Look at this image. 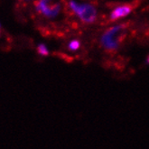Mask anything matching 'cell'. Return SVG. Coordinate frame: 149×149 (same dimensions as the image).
<instances>
[{
  "instance_id": "6da1fadb",
  "label": "cell",
  "mask_w": 149,
  "mask_h": 149,
  "mask_svg": "<svg viewBox=\"0 0 149 149\" xmlns=\"http://www.w3.org/2000/svg\"><path fill=\"white\" fill-rule=\"evenodd\" d=\"M127 28L126 24H116L108 29L100 38L102 47L107 51H115L119 47L121 37L123 36L124 31Z\"/></svg>"
},
{
  "instance_id": "7a4b0ae2",
  "label": "cell",
  "mask_w": 149,
  "mask_h": 149,
  "mask_svg": "<svg viewBox=\"0 0 149 149\" xmlns=\"http://www.w3.org/2000/svg\"><path fill=\"white\" fill-rule=\"evenodd\" d=\"M69 7L85 24H92L97 19V9L91 4H81L72 0L69 2Z\"/></svg>"
},
{
  "instance_id": "3957f363",
  "label": "cell",
  "mask_w": 149,
  "mask_h": 149,
  "mask_svg": "<svg viewBox=\"0 0 149 149\" xmlns=\"http://www.w3.org/2000/svg\"><path fill=\"white\" fill-rule=\"evenodd\" d=\"M36 10L47 17H55L61 9L59 4H50V0H39L36 3Z\"/></svg>"
},
{
  "instance_id": "277c9868",
  "label": "cell",
  "mask_w": 149,
  "mask_h": 149,
  "mask_svg": "<svg viewBox=\"0 0 149 149\" xmlns=\"http://www.w3.org/2000/svg\"><path fill=\"white\" fill-rule=\"evenodd\" d=\"M133 9H134V6L129 4L120 5L116 6L110 13V16H109L110 21H117L118 19L123 18V17L127 16L133 11Z\"/></svg>"
},
{
  "instance_id": "5b68a950",
  "label": "cell",
  "mask_w": 149,
  "mask_h": 149,
  "mask_svg": "<svg viewBox=\"0 0 149 149\" xmlns=\"http://www.w3.org/2000/svg\"><path fill=\"white\" fill-rule=\"evenodd\" d=\"M81 47V42L78 40H72L69 42V49L71 51H77Z\"/></svg>"
},
{
  "instance_id": "8992f818",
  "label": "cell",
  "mask_w": 149,
  "mask_h": 149,
  "mask_svg": "<svg viewBox=\"0 0 149 149\" xmlns=\"http://www.w3.org/2000/svg\"><path fill=\"white\" fill-rule=\"evenodd\" d=\"M37 52L39 54H41L42 56H47L49 54V51L45 45H39L37 47Z\"/></svg>"
},
{
  "instance_id": "52a82bcc",
  "label": "cell",
  "mask_w": 149,
  "mask_h": 149,
  "mask_svg": "<svg viewBox=\"0 0 149 149\" xmlns=\"http://www.w3.org/2000/svg\"><path fill=\"white\" fill-rule=\"evenodd\" d=\"M146 63H149V56L147 57V60H146Z\"/></svg>"
}]
</instances>
